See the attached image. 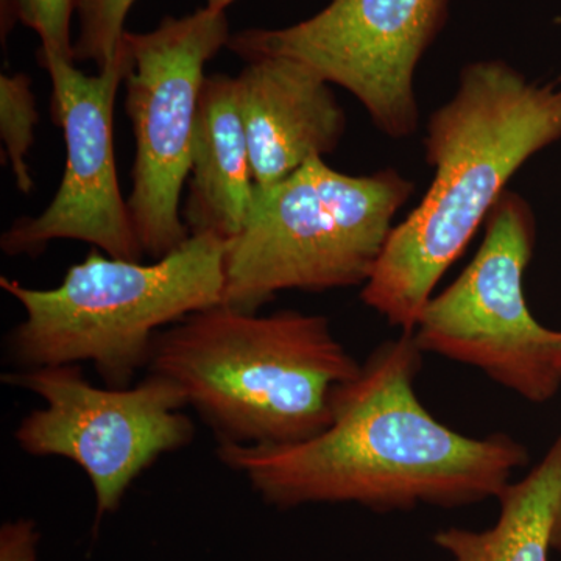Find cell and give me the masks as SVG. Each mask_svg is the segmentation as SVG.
<instances>
[{
	"label": "cell",
	"mask_w": 561,
	"mask_h": 561,
	"mask_svg": "<svg viewBox=\"0 0 561 561\" xmlns=\"http://www.w3.org/2000/svg\"><path fill=\"white\" fill-rule=\"evenodd\" d=\"M421 354L409 332L379 346L342 390L331 426L311 440L219 445L217 456L278 508L357 504L390 512L497 500L529 454L508 435L468 437L435 420L413 387Z\"/></svg>",
	"instance_id": "1"
},
{
	"label": "cell",
	"mask_w": 561,
	"mask_h": 561,
	"mask_svg": "<svg viewBox=\"0 0 561 561\" xmlns=\"http://www.w3.org/2000/svg\"><path fill=\"white\" fill-rule=\"evenodd\" d=\"M559 139L561 84L534 83L501 60L465 66L453 98L427 122L424 147L434 180L391 230L362 301L412 334L432 290L512 176Z\"/></svg>",
	"instance_id": "2"
},
{
	"label": "cell",
	"mask_w": 561,
	"mask_h": 561,
	"mask_svg": "<svg viewBox=\"0 0 561 561\" xmlns=\"http://www.w3.org/2000/svg\"><path fill=\"white\" fill-rule=\"evenodd\" d=\"M147 371L183 391L219 445L287 446L331 426L362 364L324 317L217 305L158 332Z\"/></svg>",
	"instance_id": "3"
},
{
	"label": "cell",
	"mask_w": 561,
	"mask_h": 561,
	"mask_svg": "<svg viewBox=\"0 0 561 561\" xmlns=\"http://www.w3.org/2000/svg\"><path fill=\"white\" fill-rule=\"evenodd\" d=\"M24 309L7 353L20 370L91 362L108 387H130L149 367L158 332L220 305L225 241L191 236L168 256L146 264L92 250L51 289L0 278Z\"/></svg>",
	"instance_id": "4"
},
{
	"label": "cell",
	"mask_w": 561,
	"mask_h": 561,
	"mask_svg": "<svg viewBox=\"0 0 561 561\" xmlns=\"http://www.w3.org/2000/svg\"><path fill=\"white\" fill-rule=\"evenodd\" d=\"M412 194L394 169L346 175L323 158L254 187L242 230L225 242L220 305L257 312L284 290L365 286Z\"/></svg>",
	"instance_id": "5"
},
{
	"label": "cell",
	"mask_w": 561,
	"mask_h": 561,
	"mask_svg": "<svg viewBox=\"0 0 561 561\" xmlns=\"http://www.w3.org/2000/svg\"><path fill=\"white\" fill-rule=\"evenodd\" d=\"M534 247L529 203L505 191L470 265L427 301L412 334L421 353L470 365L542 404L561 387V331L542 327L527 308L523 280Z\"/></svg>",
	"instance_id": "6"
},
{
	"label": "cell",
	"mask_w": 561,
	"mask_h": 561,
	"mask_svg": "<svg viewBox=\"0 0 561 561\" xmlns=\"http://www.w3.org/2000/svg\"><path fill=\"white\" fill-rule=\"evenodd\" d=\"M2 381L44 401L21 420L14 440L36 457H62L79 465L95 496V529L119 511L133 482L164 454L194 438L183 391L149 373L135 387L92 386L80 365L5 373Z\"/></svg>",
	"instance_id": "7"
},
{
	"label": "cell",
	"mask_w": 561,
	"mask_h": 561,
	"mask_svg": "<svg viewBox=\"0 0 561 561\" xmlns=\"http://www.w3.org/2000/svg\"><path fill=\"white\" fill-rule=\"evenodd\" d=\"M227 11L165 16L153 31L125 32L131 65L125 110L136 140L128 209L144 254L157 261L191 238L181 213L206 65L230 41Z\"/></svg>",
	"instance_id": "8"
},
{
	"label": "cell",
	"mask_w": 561,
	"mask_h": 561,
	"mask_svg": "<svg viewBox=\"0 0 561 561\" xmlns=\"http://www.w3.org/2000/svg\"><path fill=\"white\" fill-rule=\"evenodd\" d=\"M449 0H331L308 20L231 33L227 49L249 61L286 57L345 88L393 139L419 124L413 79L448 20Z\"/></svg>",
	"instance_id": "9"
},
{
	"label": "cell",
	"mask_w": 561,
	"mask_h": 561,
	"mask_svg": "<svg viewBox=\"0 0 561 561\" xmlns=\"http://www.w3.org/2000/svg\"><path fill=\"white\" fill-rule=\"evenodd\" d=\"M38 61L54 84L51 117L65 135V175L39 216L22 217L3 232V253L38 256L50 242L72 239L108 256L142 261L146 254L121 192L113 144L114 105L131 65L127 43L94 76L55 55L38 51Z\"/></svg>",
	"instance_id": "10"
},
{
	"label": "cell",
	"mask_w": 561,
	"mask_h": 561,
	"mask_svg": "<svg viewBox=\"0 0 561 561\" xmlns=\"http://www.w3.org/2000/svg\"><path fill=\"white\" fill-rule=\"evenodd\" d=\"M234 80L257 187L337 149L345 110L316 70L291 58L261 57L247 61Z\"/></svg>",
	"instance_id": "11"
},
{
	"label": "cell",
	"mask_w": 561,
	"mask_h": 561,
	"mask_svg": "<svg viewBox=\"0 0 561 561\" xmlns=\"http://www.w3.org/2000/svg\"><path fill=\"white\" fill-rule=\"evenodd\" d=\"M190 176L183 220L191 236L230 241L242 230L256 184L236 80L227 73L203 83Z\"/></svg>",
	"instance_id": "12"
},
{
	"label": "cell",
	"mask_w": 561,
	"mask_h": 561,
	"mask_svg": "<svg viewBox=\"0 0 561 561\" xmlns=\"http://www.w3.org/2000/svg\"><path fill=\"white\" fill-rule=\"evenodd\" d=\"M501 512L490 529L449 527L434 542L451 561H549L561 505V437L540 463L511 483L500 497Z\"/></svg>",
	"instance_id": "13"
},
{
	"label": "cell",
	"mask_w": 561,
	"mask_h": 561,
	"mask_svg": "<svg viewBox=\"0 0 561 561\" xmlns=\"http://www.w3.org/2000/svg\"><path fill=\"white\" fill-rule=\"evenodd\" d=\"M38 121L31 77L24 72H3L0 76V136L16 187L24 195L31 194L35 187L27 154L35 144Z\"/></svg>",
	"instance_id": "14"
},
{
	"label": "cell",
	"mask_w": 561,
	"mask_h": 561,
	"mask_svg": "<svg viewBox=\"0 0 561 561\" xmlns=\"http://www.w3.org/2000/svg\"><path fill=\"white\" fill-rule=\"evenodd\" d=\"M135 3L136 0H77L76 61L105 68L124 43L125 21Z\"/></svg>",
	"instance_id": "15"
},
{
	"label": "cell",
	"mask_w": 561,
	"mask_h": 561,
	"mask_svg": "<svg viewBox=\"0 0 561 561\" xmlns=\"http://www.w3.org/2000/svg\"><path fill=\"white\" fill-rule=\"evenodd\" d=\"M77 0H16L18 20L41 41L39 54L76 62L72 20Z\"/></svg>",
	"instance_id": "16"
},
{
	"label": "cell",
	"mask_w": 561,
	"mask_h": 561,
	"mask_svg": "<svg viewBox=\"0 0 561 561\" xmlns=\"http://www.w3.org/2000/svg\"><path fill=\"white\" fill-rule=\"evenodd\" d=\"M41 534L31 518H18L0 527V561H38Z\"/></svg>",
	"instance_id": "17"
},
{
	"label": "cell",
	"mask_w": 561,
	"mask_h": 561,
	"mask_svg": "<svg viewBox=\"0 0 561 561\" xmlns=\"http://www.w3.org/2000/svg\"><path fill=\"white\" fill-rule=\"evenodd\" d=\"M18 22L20 20H18L16 0H0V35L3 44Z\"/></svg>",
	"instance_id": "18"
},
{
	"label": "cell",
	"mask_w": 561,
	"mask_h": 561,
	"mask_svg": "<svg viewBox=\"0 0 561 561\" xmlns=\"http://www.w3.org/2000/svg\"><path fill=\"white\" fill-rule=\"evenodd\" d=\"M205 7H208L210 10L227 11L228 7H231L238 0H205Z\"/></svg>",
	"instance_id": "19"
},
{
	"label": "cell",
	"mask_w": 561,
	"mask_h": 561,
	"mask_svg": "<svg viewBox=\"0 0 561 561\" xmlns=\"http://www.w3.org/2000/svg\"><path fill=\"white\" fill-rule=\"evenodd\" d=\"M552 548L561 553V505L557 516L556 530H553Z\"/></svg>",
	"instance_id": "20"
}]
</instances>
